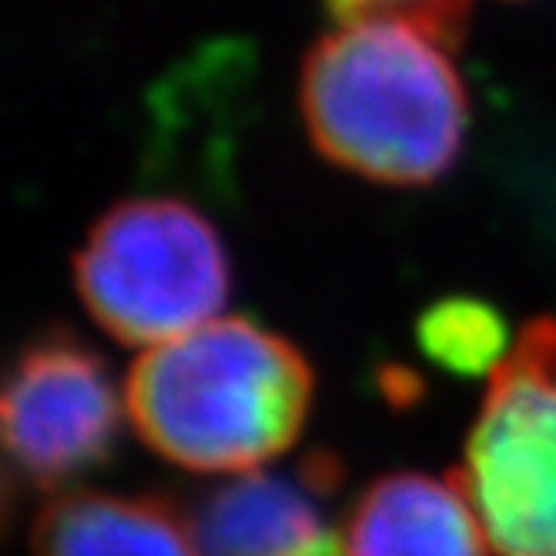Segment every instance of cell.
I'll use <instances>...</instances> for the list:
<instances>
[{"instance_id": "8992f818", "label": "cell", "mask_w": 556, "mask_h": 556, "mask_svg": "<svg viewBox=\"0 0 556 556\" xmlns=\"http://www.w3.org/2000/svg\"><path fill=\"white\" fill-rule=\"evenodd\" d=\"M336 466L305 463L295 476L265 469L231 476L188 509L202 556H342L323 496Z\"/></svg>"}, {"instance_id": "30bf717a", "label": "cell", "mask_w": 556, "mask_h": 556, "mask_svg": "<svg viewBox=\"0 0 556 556\" xmlns=\"http://www.w3.org/2000/svg\"><path fill=\"white\" fill-rule=\"evenodd\" d=\"M336 14H359V11H429L440 14L443 0H329Z\"/></svg>"}, {"instance_id": "52a82bcc", "label": "cell", "mask_w": 556, "mask_h": 556, "mask_svg": "<svg viewBox=\"0 0 556 556\" xmlns=\"http://www.w3.org/2000/svg\"><path fill=\"white\" fill-rule=\"evenodd\" d=\"M342 556H490V536L456 472H392L355 503Z\"/></svg>"}, {"instance_id": "7a4b0ae2", "label": "cell", "mask_w": 556, "mask_h": 556, "mask_svg": "<svg viewBox=\"0 0 556 556\" xmlns=\"http://www.w3.org/2000/svg\"><path fill=\"white\" fill-rule=\"evenodd\" d=\"M312 369L282 336L215 319L144 349L125 406L141 443L191 472L242 476L282 456L308 419Z\"/></svg>"}, {"instance_id": "6da1fadb", "label": "cell", "mask_w": 556, "mask_h": 556, "mask_svg": "<svg viewBox=\"0 0 556 556\" xmlns=\"http://www.w3.org/2000/svg\"><path fill=\"white\" fill-rule=\"evenodd\" d=\"M299 104L315 148L379 185L440 181L469 135V91L429 11L342 14L305 58Z\"/></svg>"}, {"instance_id": "277c9868", "label": "cell", "mask_w": 556, "mask_h": 556, "mask_svg": "<svg viewBox=\"0 0 556 556\" xmlns=\"http://www.w3.org/2000/svg\"><path fill=\"white\" fill-rule=\"evenodd\" d=\"M456 480L500 556H556V319L490 369Z\"/></svg>"}, {"instance_id": "3957f363", "label": "cell", "mask_w": 556, "mask_h": 556, "mask_svg": "<svg viewBox=\"0 0 556 556\" xmlns=\"http://www.w3.org/2000/svg\"><path fill=\"white\" fill-rule=\"evenodd\" d=\"M74 289L117 342L154 349L222 319L231 262L218 228L181 198H128L74 252Z\"/></svg>"}, {"instance_id": "5b68a950", "label": "cell", "mask_w": 556, "mask_h": 556, "mask_svg": "<svg viewBox=\"0 0 556 556\" xmlns=\"http://www.w3.org/2000/svg\"><path fill=\"white\" fill-rule=\"evenodd\" d=\"M128 419L104 355L71 332H45L0 369V459L37 490L101 469Z\"/></svg>"}, {"instance_id": "ba28073f", "label": "cell", "mask_w": 556, "mask_h": 556, "mask_svg": "<svg viewBox=\"0 0 556 556\" xmlns=\"http://www.w3.org/2000/svg\"><path fill=\"white\" fill-rule=\"evenodd\" d=\"M30 556H202L188 509L148 493L64 490L30 530Z\"/></svg>"}, {"instance_id": "9c48e42d", "label": "cell", "mask_w": 556, "mask_h": 556, "mask_svg": "<svg viewBox=\"0 0 556 556\" xmlns=\"http://www.w3.org/2000/svg\"><path fill=\"white\" fill-rule=\"evenodd\" d=\"M422 342L440 363L453 369H476L490 363V369L503 359L500 352V319L469 302L440 305L422 323Z\"/></svg>"}, {"instance_id": "8fae6325", "label": "cell", "mask_w": 556, "mask_h": 556, "mask_svg": "<svg viewBox=\"0 0 556 556\" xmlns=\"http://www.w3.org/2000/svg\"><path fill=\"white\" fill-rule=\"evenodd\" d=\"M8 516H11V486L4 480V472H0V530H4Z\"/></svg>"}]
</instances>
